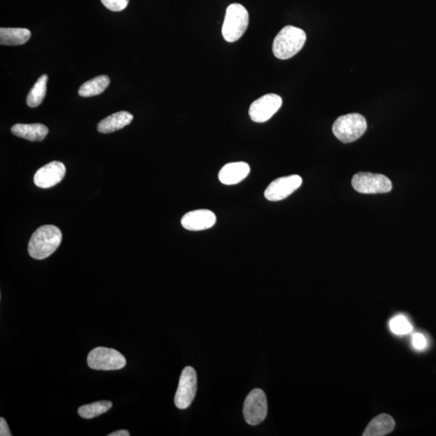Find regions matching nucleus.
Here are the masks:
<instances>
[{"label":"nucleus","mask_w":436,"mask_h":436,"mask_svg":"<svg viewBox=\"0 0 436 436\" xmlns=\"http://www.w3.org/2000/svg\"><path fill=\"white\" fill-rule=\"evenodd\" d=\"M113 404L109 401H100L92 404L84 405L79 407V415L84 419H93L95 417L106 413L112 408Z\"/></svg>","instance_id":"aec40b11"},{"label":"nucleus","mask_w":436,"mask_h":436,"mask_svg":"<svg viewBox=\"0 0 436 436\" xmlns=\"http://www.w3.org/2000/svg\"><path fill=\"white\" fill-rule=\"evenodd\" d=\"M395 428V421L389 415L381 414L373 419L367 426L363 436H385Z\"/></svg>","instance_id":"dca6fc26"},{"label":"nucleus","mask_w":436,"mask_h":436,"mask_svg":"<svg viewBox=\"0 0 436 436\" xmlns=\"http://www.w3.org/2000/svg\"><path fill=\"white\" fill-rule=\"evenodd\" d=\"M110 84V79L107 75L97 76L93 79L87 81L79 90L80 97H92L104 92Z\"/></svg>","instance_id":"a211bd4d"},{"label":"nucleus","mask_w":436,"mask_h":436,"mask_svg":"<svg viewBox=\"0 0 436 436\" xmlns=\"http://www.w3.org/2000/svg\"><path fill=\"white\" fill-rule=\"evenodd\" d=\"M65 175L66 167L62 162H51L36 172L35 184L38 188L50 189L59 184Z\"/></svg>","instance_id":"9b49d317"},{"label":"nucleus","mask_w":436,"mask_h":436,"mask_svg":"<svg viewBox=\"0 0 436 436\" xmlns=\"http://www.w3.org/2000/svg\"><path fill=\"white\" fill-rule=\"evenodd\" d=\"M251 167L247 162H231L225 165L218 174V179L225 185L241 183L250 174Z\"/></svg>","instance_id":"ddd939ff"},{"label":"nucleus","mask_w":436,"mask_h":436,"mask_svg":"<svg viewBox=\"0 0 436 436\" xmlns=\"http://www.w3.org/2000/svg\"><path fill=\"white\" fill-rule=\"evenodd\" d=\"M367 129L366 119L359 113L344 115L333 124L334 136L343 143H351L361 138Z\"/></svg>","instance_id":"20e7f679"},{"label":"nucleus","mask_w":436,"mask_h":436,"mask_svg":"<svg viewBox=\"0 0 436 436\" xmlns=\"http://www.w3.org/2000/svg\"><path fill=\"white\" fill-rule=\"evenodd\" d=\"M282 103L280 95L272 93L266 94L251 104L249 108V116L254 122H266L279 111Z\"/></svg>","instance_id":"1a4fd4ad"},{"label":"nucleus","mask_w":436,"mask_h":436,"mask_svg":"<svg viewBox=\"0 0 436 436\" xmlns=\"http://www.w3.org/2000/svg\"><path fill=\"white\" fill-rule=\"evenodd\" d=\"M11 131L14 135L30 142H41L49 133V129L42 124H17Z\"/></svg>","instance_id":"4468645a"},{"label":"nucleus","mask_w":436,"mask_h":436,"mask_svg":"<svg viewBox=\"0 0 436 436\" xmlns=\"http://www.w3.org/2000/svg\"><path fill=\"white\" fill-rule=\"evenodd\" d=\"M267 401L265 392L260 389L253 390L246 397L243 405V415L249 425L256 426L265 419Z\"/></svg>","instance_id":"0eeeda50"},{"label":"nucleus","mask_w":436,"mask_h":436,"mask_svg":"<svg viewBox=\"0 0 436 436\" xmlns=\"http://www.w3.org/2000/svg\"><path fill=\"white\" fill-rule=\"evenodd\" d=\"M48 75H42L27 97V104L30 108H37L44 100L47 90Z\"/></svg>","instance_id":"6ab92c4d"},{"label":"nucleus","mask_w":436,"mask_h":436,"mask_svg":"<svg viewBox=\"0 0 436 436\" xmlns=\"http://www.w3.org/2000/svg\"><path fill=\"white\" fill-rule=\"evenodd\" d=\"M249 25V13L242 4L232 3L227 9L222 26V36L228 42L236 41L245 33Z\"/></svg>","instance_id":"7ed1b4c3"},{"label":"nucleus","mask_w":436,"mask_h":436,"mask_svg":"<svg viewBox=\"0 0 436 436\" xmlns=\"http://www.w3.org/2000/svg\"><path fill=\"white\" fill-rule=\"evenodd\" d=\"M31 32L23 28H0V44L3 46H21L30 39Z\"/></svg>","instance_id":"f3484780"},{"label":"nucleus","mask_w":436,"mask_h":436,"mask_svg":"<svg viewBox=\"0 0 436 436\" xmlns=\"http://www.w3.org/2000/svg\"><path fill=\"white\" fill-rule=\"evenodd\" d=\"M412 343H413V346L417 350H424L428 345L424 335L419 333L414 334Z\"/></svg>","instance_id":"5701e85b"},{"label":"nucleus","mask_w":436,"mask_h":436,"mask_svg":"<svg viewBox=\"0 0 436 436\" xmlns=\"http://www.w3.org/2000/svg\"><path fill=\"white\" fill-rule=\"evenodd\" d=\"M198 390V376L193 367H186L181 373L178 389L175 396V404L180 410L189 408Z\"/></svg>","instance_id":"6e6552de"},{"label":"nucleus","mask_w":436,"mask_h":436,"mask_svg":"<svg viewBox=\"0 0 436 436\" xmlns=\"http://www.w3.org/2000/svg\"><path fill=\"white\" fill-rule=\"evenodd\" d=\"M108 436H129V433L126 430H120L114 431V433L109 434Z\"/></svg>","instance_id":"393cba45"},{"label":"nucleus","mask_w":436,"mask_h":436,"mask_svg":"<svg viewBox=\"0 0 436 436\" xmlns=\"http://www.w3.org/2000/svg\"><path fill=\"white\" fill-rule=\"evenodd\" d=\"M61 240L62 234L59 228L46 225L33 233L28 243V254L35 260H44L55 252Z\"/></svg>","instance_id":"f257e3e1"},{"label":"nucleus","mask_w":436,"mask_h":436,"mask_svg":"<svg viewBox=\"0 0 436 436\" xmlns=\"http://www.w3.org/2000/svg\"><path fill=\"white\" fill-rule=\"evenodd\" d=\"M133 116L131 113L122 111L110 115L98 124L97 129L102 133H110L120 131L133 122Z\"/></svg>","instance_id":"2eb2a0df"},{"label":"nucleus","mask_w":436,"mask_h":436,"mask_svg":"<svg viewBox=\"0 0 436 436\" xmlns=\"http://www.w3.org/2000/svg\"><path fill=\"white\" fill-rule=\"evenodd\" d=\"M217 217L208 209H198L187 213L181 219V225L184 229L190 231H205L212 228Z\"/></svg>","instance_id":"f8f14e48"},{"label":"nucleus","mask_w":436,"mask_h":436,"mask_svg":"<svg viewBox=\"0 0 436 436\" xmlns=\"http://www.w3.org/2000/svg\"><path fill=\"white\" fill-rule=\"evenodd\" d=\"M129 0H102L105 8L113 12H121L128 6Z\"/></svg>","instance_id":"4be33fe9"},{"label":"nucleus","mask_w":436,"mask_h":436,"mask_svg":"<svg viewBox=\"0 0 436 436\" xmlns=\"http://www.w3.org/2000/svg\"><path fill=\"white\" fill-rule=\"evenodd\" d=\"M88 365L95 370H120L126 366V359L117 350L99 347L89 352Z\"/></svg>","instance_id":"39448f33"},{"label":"nucleus","mask_w":436,"mask_h":436,"mask_svg":"<svg viewBox=\"0 0 436 436\" xmlns=\"http://www.w3.org/2000/svg\"><path fill=\"white\" fill-rule=\"evenodd\" d=\"M353 189L359 193L378 194L387 193L392 190V184L384 175L359 172L352 180Z\"/></svg>","instance_id":"423d86ee"},{"label":"nucleus","mask_w":436,"mask_h":436,"mask_svg":"<svg viewBox=\"0 0 436 436\" xmlns=\"http://www.w3.org/2000/svg\"><path fill=\"white\" fill-rule=\"evenodd\" d=\"M305 41L306 35L303 30L294 26H285L273 41V54L281 60L291 59L303 49Z\"/></svg>","instance_id":"f03ea898"},{"label":"nucleus","mask_w":436,"mask_h":436,"mask_svg":"<svg viewBox=\"0 0 436 436\" xmlns=\"http://www.w3.org/2000/svg\"><path fill=\"white\" fill-rule=\"evenodd\" d=\"M303 184V178L298 175L281 177L267 186L265 196L269 201L285 200L293 194Z\"/></svg>","instance_id":"9d476101"},{"label":"nucleus","mask_w":436,"mask_h":436,"mask_svg":"<svg viewBox=\"0 0 436 436\" xmlns=\"http://www.w3.org/2000/svg\"><path fill=\"white\" fill-rule=\"evenodd\" d=\"M391 332L397 335L409 334L413 330V327L404 316L400 315L392 319L390 322Z\"/></svg>","instance_id":"412c9836"},{"label":"nucleus","mask_w":436,"mask_h":436,"mask_svg":"<svg viewBox=\"0 0 436 436\" xmlns=\"http://www.w3.org/2000/svg\"><path fill=\"white\" fill-rule=\"evenodd\" d=\"M0 435L12 436L10 430H9L7 421L3 418L0 419Z\"/></svg>","instance_id":"b1692460"}]
</instances>
